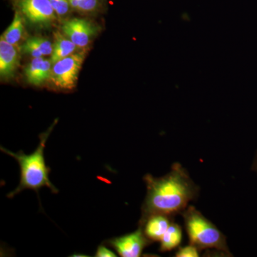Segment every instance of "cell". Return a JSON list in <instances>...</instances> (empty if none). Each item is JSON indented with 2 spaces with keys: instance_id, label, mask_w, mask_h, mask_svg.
<instances>
[{
  "instance_id": "16",
  "label": "cell",
  "mask_w": 257,
  "mask_h": 257,
  "mask_svg": "<svg viewBox=\"0 0 257 257\" xmlns=\"http://www.w3.org/2000/svg\"><path fill=\"white\" fill-rule=\"evenodd\" d=\"M52 8L58 16H64L68 13L69 7V0H50Z\"/></svg>"
},
{
  "instance_id": "7",
  "label": "cell",
  "mask_w": 257,
  "mask_h": 257,
  "mask_svg": "<svg viewBox=\"0 0 257 257\" xmlns=\"http://www.w3.org/2000/svg\"><path fill=\"white\" fill-rule=\"evenodd\" d=\"M62 30L64 35L80 48L87 46L96 32L92 23L84 19L79 18L64 22Z\"/></svg>"
},
{
  "instance_id": "1",
  "label": "cell",
  "mask_w": 257,
  "mask_h": 257,
  "mask_svg": "<svg viewBox=\"0 0 257 257\" xmlns=\"http://www.w3.org/2000/svg\"><path fill=\"white\" fill-rule=\"evenodd\" d=\"M147 194L141 208L139 226L154 214L174 217L182 214L189 203L198 197L199 187L180 164L175 163L170 172L161 177L147 174L144 177Z\"/></svg>"
},
{
  "instance_id": "11",
  "label": "cell",
  "mask_w": 257,
  "mask_h": 257,
  "mask_svg": "<svg viewBox=\"0 0 257 257\" xmlns=\"http://www.w3.org/2000/svg\"><path fill=\"white\" fill-rule=\"evenodd\" d=\"M21 50L24 54L32 56L34 58L43 57L52 55L53 45L46 38L32 37L23 44Z\"/></svg>"
},
{
  "instance_id": "8",
  "label": "cell",
  "mask_w": 257,
  "mask_h": 257,
  "mask_svg": "<svg viewBox=\"0 0 257 257\" xmlns=\"http://www.w3.org/2000/svg\"><path fill=\"white\" fill-rule=\"evenodd\" d=\"M20 62V54L16 46L8 43L4 39L0 40V76L2 79H10L14 76Z\"/></svg>"
},
{
  "instance_id": "17",
  "label": "cell",
  "mask_w": 257,
  "mask_h": 257,
  "mask_svg": "<svg viewBox=\"0 0 257 257\" xmlns=\"http://www.w3.org/2000/svg\"><path fill=\"white\" fill-rule=\"evenodd\" d=\"M200 250L194 245L189 244L188 246L179 247L175 253L177 257H198L199 256Z\"/></svg>"
},
{
  "instance_id": "12",
  "label": "cell",
  "mask_w": 257,
  "mask_h": 257,
  "mask_svg": "<svg viewBox=\"0 0 257 257\" xmlns=\"http://www.w3.org/2000/svg\"><path fill=\"white\" fill-rule=\"evenodd\" d=\"M77 47H78L73 42L71 41L68 37L66 38L60 32H56L55 43L53 45V52H52L50 59L52 64L56 63L62 59L72 55L77 50Z\"/></svg>"
},
{
  "instance_id": "14",
  "label": "cell",
  "mask_w": 257,
  "mask_h": 257,
  "mask_svg": "<svg viewBox=\"0 0 257 257\" xmlns=\"http://www.w3.org/2000/svg\"><path fill=\"white\" fill-rule=\"evenodd\" d=\"M24 31H25V27H24L23 19L21 15L17 12L13 23H11L9 28L7 29L6 31L3 33L1 37L8 43L17 46L23 36Z\"/></svg>"
},
{
  "instance_id": "13",
  "label": "cell",
  "mask_w": 257,
  "mask_h": 257,
  "mask_svg": "<svg viewBox=\"0 0 257 257\" xmlns=\"http://www.w3.org/2000/svg\"><path fill=\"white\" fill-rule=\"evenodd\" d=\"M182 240V228L173 221L161 239L160 251L161 252L172 251L179 246Z\"/></svg>"
},
{
  "instance_id": "19",
  "label": "cell",
  "mask_w": 257,
  "mask_h": 257,
  "mask_svg": "<svg viewBox=\"0 0 257 257\" xmlns=\"http://www.w3.org/2000/svg\"><path fill=\"white\" fill-rule=\"evenodd\" d=\"M251 170L257 175V151L255 154L254 158H253L252 165H251Z\"/></svg>"
},
{
  "instance_id": "9",
  "label": "cell",
  "mask_w": 257,
  "mask_h": 257,
  "mask_svg": "<svg viewBox=\"0 0 257 257\" xmlns=\"http://www.w3.org/2000/svg\"><path fill=\"white\" fill-rule=\"evenodd\" d=\"M173 221V217L163 214H154L147 218L140 227L143 228L147 239L152 242L160 241Z\"/></svg>"
},
{
  "instance_id": "2",
  "label": "cell",
  "mask_w": 257,
  "mask_h": 257,
  "mask_svg": "<svg viewBox=\"0 0 257 257\" xmlns=\"http://www.w3.org/2000/svg\"><path fill=\"white\" fill-rule=\"evenodd\" d=\"M55 125L53 124L46 133L40 135V143L36 150L30 155H26L23 151L14 153L5 147H0L2 152L17 160L20 168V184L15 190L8 194V197L10 199L15 197V196L25 189H32L38 194L42 187H47L53 194L59 192L57 187L51 182V170L47 165L45 158L47 141Z\"/></svg>"
},
{
  "instance_id": "5",
  "label": "cell",
  "mask_w": 257,
  "mask_h": 257,
  "mask_svg": "<svg viewBox=\"0 0 257 257\" xmlns=\"http://www.w3.org/2000/svg\"><path fill=\"white\" fill-rule=\"evenodd\" d=\"M152 243L145 236L143 228L138 226L134 232L106 240L104 243L114 248L120 256L139 257Z\"/></svg>"
},
{
  "instance_id": "4",
  "label": "cell",
  "mask_w": 257,
  "mask_h": 257,
  "mask_svg": "<svg viewBox=\"0 0 257 257\" xmlns=\"http://www.w3.org/2000/svg\"><path fill=\"white\" fill-rule=\"evenodd\" d=\"M85 52L73 53L53 64L51 81L58 89L72 90L77 85Z\"/></svg>"
},
{
  "instance_id": "15",
  "label": "cell",
  "mask_w": 257,
  "mask_h": 257,
  "mask_svg": "<svg viewBox=\"0 0 257 257\" xmlns=\"http://www.w3.org/2000/svg\"><path fill=\"white\" fill-rule=\"evenodd\" d=\"M69 5L74 10L92 12L97 7V0H69Z\"/></svg>"
},
{
  "instance_id": "3",
  "label": "cell",
  "mask_w": 257,
  "mask_h": 257,
  "mask_svg": "<svg viewBox=\"0 0 257 257\" xmlns=\"http://www.w3.org/2000/svg\"><path fill=\"white\" fill-rule=\"evenodd\" d=\"M182 214L190 244L200 251L213 248L226 256H232L225 235L194 206H188Z\"/></svg>"
},
{
  "instance_id": "18",
  "label": "cell",
  "mask_w": 257,
  "mask_h": 257,
  "mask_svg": "<svg viewBox=\"0 0 257 257\" xmlns=\"http://www.w3.org/2000/svg\"><path fill=\"white\" fill-rule=\"evenodd\" d=\"M96 257H115L116 255L106 246V244L99 245L96 249Z\"/></svg>"
},
{
  "instance_id": "10",
  "label": "cell",
  "mask_w": 257,
  "mask_h": 257,
  "mask_svg": "<svg viewBox=\"0 0 257 257\" xmlns=\"http://www.w3.org/2000/svg\"><path fill=\"white\" fill-rule=\"evenodd\" d=\"M52 63L43 57H37L31 61L25 69L27 81L34 86H40L52 75Z\"/></svg>"
},
{
  "instance_id": "6",
  "label": "cell",
  "mask_w": 257,
  "mask_h": 257,
  "mask_svg": "<svg viewBox=\"0 0 257 257\" xmlns=\"http://www.w3.org/2000/svg\"><path fill=\"white\" fill-rule=\"evenodd\" d=\"M22 14L30 23L47 25L55 20V12L50 0H19Z\"/></svg>"
}]
</instances>
